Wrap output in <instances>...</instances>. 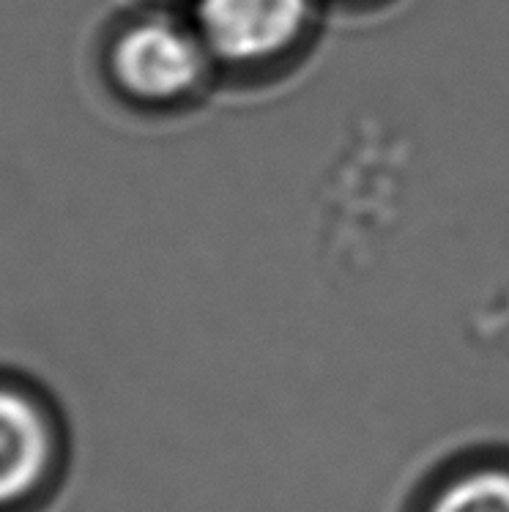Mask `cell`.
Returning a JSON list of instances; mask_svg holds the SVG:
<instances>
[{
  "instance_id": "1",
  "label": "cell",
  "mask_w": 509,
  "mask_h": 512,
  "mask_svg": "<svg viewBox=\"0 0 509 512\" xmlns=\"http://www.w3.org/2000/svg\"><path fill=\"white\" fill-rule=\"evenodd\" d=\"M104 77L126 105L173 110L203 94L217 63L192 17L129 14L104 42Z\"/></svg>"
},
{
  "instance_id": "2",
  "label": "cell",
  "mask_w": 509,
  "mask_h": 512,
  "mask_svg": "<svg viewBox=\"0 0 509 512\" xmlns=\"http://www.w3.org/2000/svg\"><path fill=\"white\" fill-rule=\"evenodd\" d=\"M189 17L217 69L255 74L302 53L318 0H192Z\"/></svg>"
},
{
  "instance_id": "3",
  "label": "cell",
  "mask_w": 509,
  "mask_h": 512,
  "mask_svg": "<svg viewBox=\"0 0 509 512\" xmlns=\"http://www.w3.org/2000/svg\"><path fill=\"white\" fill-rule=\"evenodd\" d=\"M44 460L47 430L39 408L17 387L0 384V504L31 491Z\"/></svg>"
},
{
  "instance_id": "4",
  "label": "cell",
  "mask_w": 509,
  "mask_h": 512,
  "mask_svg": "<svg viewBox=\"0 0 509 512\" xmlns=\"http://www.w3.org/2000/svg\"><path fill=\"white\" fill-rule=\"evenodd\" d=\"M430 512H509L507 471H479L452 482Z\"/></svg>"
}]
</instances>
